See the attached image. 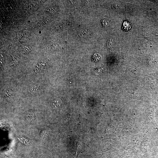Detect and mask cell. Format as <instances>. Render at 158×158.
Here are the masks:
<instances>
[{"label": "cell", "instance_id": "obj_1", "mask_svg": "<svg viewBox=\"0 0 158 158\" xmlns=\"http://www.w3.org/2000/svg\"><path fill=\"white\" fill-rule=\"evenodd\" d=\"M3 92L6 99L8 100H11L14 96L13 92L8 89H5Z\"/></svg>", "mask_w": 158, "mask_h": 158}, {"label": "cell", "instance_id": "obj_2", "mask_svg": "<svg viewBox=\"0 0 158 158\" xmlns=\"http://www.w3.org/2000/svg\"><path fill=\"white\" fill-rule=\"evenodd\" d=\"M25 114V117L28 121L32 122L33 121L34 119V115L32 112L29 111L27 112Z\"/></svg>", "mask_w": 158, "mask_h": 158}, {"label": "cell", "instance_id": "obj_3", "mask_svg": "<svg viewBox=\"0 0 158 158\" xmlns=\"http://www.w3.org/2000/svg\"><path fill=\"white\" fill-rule=\"evenodd\" d=\"M113 41L111 39H109L107 42V46L109 49H111L113 46Z\"/></svg>", "mask_w": 158, "mask_h": 158}, {"label": "cell", "instance_id": "obj_4", "mask_svg": "<svg viewBox=\"0 0 158 158\" xmlns=\"http://www.w3.org/2000/svg\"><path fill=\"white\" fill-rule=\"evenodd\" d=\"M61 105V102L59 101H54L52 103V105L55 107H57Z\"/></svg>", "mask_w": 158, "mask_h": 158}, {"label": "cell", "instance_id": "obj_5", "mask_svg": "<svg viewBox=\"0 0 158 158\" xmlns=\"http://www.w3.org/2000/svg\"><path fill=\"white\" fill-rule=\"evenodd\" d=\"M123 26L124 29L126 30H128L130 28V23L127 22H124V23H123Z\"/></svg>", "mask_w": 158, "mask_h": 158}, {"label": "cell", "instance_id": "obj_6", "mask_svg": "<svg viewBox=\"0 0 158 158\" xmlns=\"http://www.w3.org/2000/svg\"><path fill=\"white\" fill-rule=\"evenodd\" d=\"M102 25L104 26H108L109 24V20L106 19L102 20Z\"/></svg>", "mask_w": 158, "mask_h": 158}, {"label": "cell", "instance_id": "obj_7", "mask_svg": "<svg viewBox=\"0 0 158 158\" xmlns=\"http://www.w3.org/2000/svg\"><path fill=\"white\" fill-rule=\"evenodd\" d=\"M70 116L69 115H68L66 118V121L67 123H69L70 121Z\"/></svg>", "mask_w": 158, "mask_h": 158}]
</instances>
